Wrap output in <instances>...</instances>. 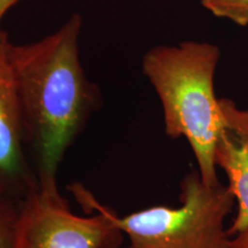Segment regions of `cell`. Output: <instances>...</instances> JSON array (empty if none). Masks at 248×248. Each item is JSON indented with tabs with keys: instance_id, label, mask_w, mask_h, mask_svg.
<instances>
[{
	"instance_id": "obj_1",
	"label": "cell",
	"mask_w": 248,
	"mask_h": 248,
	"mask_svg": "<svg viewBox=\"0 0 248 248\" xmlns=\"http://www.w3.org/2000/svg\"><path fill=\"white\" fill-rule=\"evenodd\" d=\"M83 18L75 13L44 38L11 44L27 146L40 185H57L64 154L98 109L101 94L79 55Z\"/></svg>"
},
{
	"instance_id": "obj_2",
	"label": "cell",
	"mask_w": 248,
	"mask_h": 248,
	"mask_svg": "<svg viewBox=\"0 0 248 248\" xmlns=\"http://www.w3.org/2000/svg\"><path fill=\"white\" fill-rule=\"evenodd\" d=\"M221 57L218 45L186 40L177 45L153 46L141 62L142 73L162 107L164 133L187 141L198 171L209 185L221 183L215 163L216 141L224 124L215 93Z\"/></svg>"
},
{
	"instance_id": "obj_3",
	"label": "cell",
	"mask_w": 248,
	"mask_h": 248,
	"mask_svg": "<svg viewBox=\"0 0 248 248\" xmlns=\"http://www.w3.org/2000/svg\"><path fill=\"white\" fill-rule=\"evenodd\" d=\"M179 206H153L110 219L128 237L125 248H230L225 221L235 200L228 185H209L192 169L179 185Z\"/></svg>"
},
{
	"instance_id": "obj_4",
	"label": "cell",
	"mask_w": 248,
	"mask_h": 248,
	"mask_svg": "<svg viewBox=\"0 0 248 248\" xmlns=\"http://www.w3.org/2000/svg\"><path fill=\"white\" fill-rule=\"evenodd\" d=\"M91 215L71 212L58 185H38L24 198L16 248H119L123 232L83 186L71 187Z\"/></svg>"
},
{
	"instance_id": "obj_5",
	"label": "cell",
	"mask_w": 248,
	"mask_h": 248,
	"mask_svg": "<svg viewBox=\"0 0 248 248\" xmlns=\"http://www.w3.org/2000/svg\"><path fill=\"white\" fill-rule=\"evenodd\" d=\"M11 44L8 33L0 29V193L24 199L39 182L28 152Z\"/></svg>"
},
{
	"instance_id": "obj_6",
	"label": "cell",
	"mask_w": 248,
	"mask_h": 248,
	"mask_svg": "<svg viewBox=\"0 0 248 248\" xmlns=\"http://www.w3.org/2000/svg\"><path fill=\"white\" fill-rule=\"evenodd\" d=\"M224 124L215 146V163L228 178L237 214L229 226L232 237L248 226V108L229 98H219Z\"/></svg>"
},
{
	"instance_id": "obj_7",
	"label": "cell",
	"mask_w": 248,
	"mask_h": 248,
	"mask_svg": "<svg viewBox=\"0 0 248 248\" xmlns=\"http://www.w3.org/2000/svg\"><path fill=\"white\" fill-rule=\"evenodd\" d=\"M23 200L0 193V248H16Z\"/></svg>"
},
{
	"instance_id": "obj_8",
	"label": "cell",
	"mask_w": 248,
	"mask_h": 248,
	"mask_svg": "<svg viewBox=\"0 0 248 248\" xmlns=\"http://www.w3.org/2000/svg\"><path fill=\"white\" fill-rule=\"evenodd\" d=\"M200 2L214 16L240 27L248 26V0H200Z\"/></svg>"
},
{
	"instance_id": "obj_9",
	"label": "cell",
	"mask_w": 248,
	"mask_h": 248,
	"mask_svg": "<svg viewBox=\"0 0 248 248\" xmlns=\"http://www.w3.org/2000/svg\"><path fill=\"white\" fill-rule=\"evenodd\" d=\"M230 248H248V226L232 235Z\"/></svg>"
},
{
	"instance_id": "obj_10",
	"label": "cell",
	"mask_w": 248,
	"mask_h": 248,
	"mask_svg": "<svg viewBox=\"0 0 248 248\" xmlns=\"http://www.w3.org/2000/svg\"><path fill=\"white\" fill-rule=\"evenodd\" d=\"M26 1V0H0V23L6 14L11 11L14 6L20 4V2ZM1 29V28H0Z\"/></svg>"
}]
</instances>
